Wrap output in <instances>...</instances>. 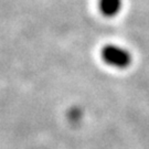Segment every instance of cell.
<instances>
[{
    "instance_id": "6da1fadb",
    "label": "cell",
    "mask_w": 149,
    "mask_h": 149,
    "mask_svg": "<svg viewBox=\"0 0 149 149\" xmlns=\"http://www.w3.org/2000/svg\"><path fill=\"white\" fill-rule=\"evenodd\" d=\"M102 58L104 62L117 69H125L132 63L130 52L117 44H107L102 49Z\"/></svg>"
},
{
    "instance_id": "7a4b0ae2",
    "label": "cell",
    "mask_w": 149,
    "mask_h": 149,
    "mask_svg": "<svg viewBox=\"0 0 149 149\" xmlns=\"http://www.w3.org/2000/svg\"><path fill=\"white\" fill-rule=\"evenodd\" d=\"M100 10L106 17H114L122 10L123 0H100Z\"/></svg>"
}]
</instances>
